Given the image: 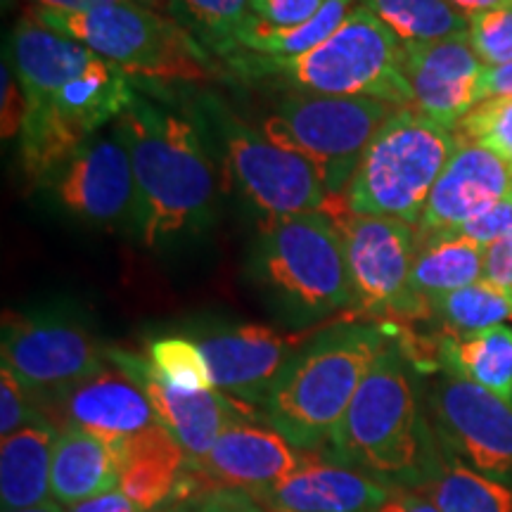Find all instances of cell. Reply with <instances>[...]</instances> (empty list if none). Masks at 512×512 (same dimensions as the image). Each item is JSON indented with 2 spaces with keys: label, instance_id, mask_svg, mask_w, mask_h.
Instances as JSON below:
<instances>
[{
  "label": "cell",
  "instance_id": "7a4b0ae2",
  "mask_svg": "<svg viewBox=\"0 0 512 512\" xmlns=\"http://www.w3.org/2000/svg\"><path fill=\"white\" fill-rule=\"evenodd\" d=\"M389 342L387 332L366 323L318 332L299 347L268 392L261 406L268 425L304 453L330 444Z\"/></svg>",
  "mask_w": 512,
  "mask_h": 512
},
{
  "label": "cell",
  "instance_id": "e575fe53",
  "mask_svg": "<svg viewBox=\"0 0 512 512\" xmlns=\"http://www.w3.org/2000/svg\"><path fill=\"white\" fill-rule=\"evenodd\" d=\"M41 418L43 415L36 411L17 375L5 363H0V434L10 437Z\"/></svg>",
  "mask_w": 512,
  "mask_h": 512
},
{
  "label": "cell",
  "instance_id": "60d3db41",
  "mask_svg": "<svg viewBox=\"0 0 512 512\" xmlns=\"http://www.w3.org/2000/svg\"><path fill=\"white\" fill-rule=\"evenodd\" d=\"M479 102L494 98H512V62L486 67L477 86Z\"/></svg>",
  "mask_w": 512,
  "mask_h": 512
},
{
  "label": "cell",
  "instance_id": "603a6c76",
  "mask_svg": "<svg viewBox=\"0 0 512 512\" xmlns=\"http://www.w3.org/2000/svg\"><path fill=\"white\" fill-rule=\"evenodd\" d=\"M119 489V463L114 448L76 425H62L53 446L50 491L62 508Z\"/></svg>",
  "mask_w": 512,
  "mask_h": 512
},
{
  "label": "cell",
  "instance_id": "52a82bcc",
  "mask_svg": "<svg viewBox=\"0 0 512 512\" xmlns=\"http://www.w3.org/2000/svg\"><path fill=\"white\" fill-rule=\"evenodd\" d=\"M256 278L297 311L323 316L356 304L342 233L328 211H304L261 226Z\"/></svg>",
  "mask_w": 512,
  "mask_h": 512
},
{
  "label": "cell",
  "instance_id": "d4e9b609",
  "mask_svg": "<svg viewBox=\"0 0 512 512\" xmlns=\"http://www.w3.org/2000/svg\"><path fill=\"white\" fill-rule=\"evenodd\" d=\"M486 247L456 235L418 242L411 271V292L427 313L434 299L458 292L484 278Z\"/></svg>",
  "mask_w": 512,
  "mask_h": 512
},
{
  "label": "cell",
  "instance_id": "8d00e7d4",
  "mask_svg": "<svg viewBox=\"0 0 512 512\" xmlns=\"http://www.w3.org/2000/svg\"><path fill=\"white\" fill-rule=\"evenodd\" d=\"M325 0H249L252 15L278 29H292L318 15Z\"/></svg>",
  "mask_w": 512,
  "mask_h": 512
},
{
  "label": "cell",
  "instance_id": "4316f807",
  "mask_svg": "<svg viewBox=\"0 0 512 512\" xmlns=\"http://www.w3.org/2000/svg\"><path fill=\"white\" fill-rule=\"evenodd\" d=\"M415 489L441 512H512V486L482 475L456 456H434Z\"/></svg>",
  "mask_w": 512,
  "mask_h": 512
},
{
  "label": "cell",
  "instance_id": "b9f144b4",
  "mask_svg": "<svg viewBox=\"0 0 512 512\" xmlns=\"http://www.w3.org/2000/svg\"><path fill=\"white\" fill-rule=\"evenodd\" d=\"M67 512H143L121 489L107 491V494L88 498L79 505H72Z\"/></svg>",
  "mask_w": 512,
  "mask_h": 512
},
{
  "label": "cell",
  "instance_id": "d6986e66",
  "mask_svg": "<svg viewBox=\"0 0 512 512\" xmlns=\"http://www.w3.org/2000/svg\"><path fill=\"white\" fill-rule=\"evenodd\" d=\"M306 458L273 427L240 420L216 439L202 460H188V470L209 486H230L259 498L297 472Z\"/></svg>",
  "mask_w": 512,
  "mask_h": 512
},
{
  "label": "cell",
  "instance_id": "277c9868",
  "mask_svg": "<svg viewBox=\"0 0 512 512\" xmlns=\"http://www.w3.org/2000/svg\"><path fill=\"white\" fill-rule=\"evenodd\" d=\"M238 67L280 74L302 93L373 98L396 107H413L411 86L403 74V41L363 0L342 27L311 53L264 57L261 62L249 55Z\"/></svg>",
  "mask_w": 512,
  "mask_h": 512
},
{
  "label": "cell",
  "instance_id": "c3c4849f",
  "mask_svg": "<svg viewBox=\"0 0 512 512\" xmlns=\"http://www.w3.org/2000/svg\"><path fill=\"white\" fill-rule=\"evenodd\" d=\"M181 508H183V503H174V505H169V508H162L157 512H181Z\"/></svg>",
  "mask_w": 512,
  "mask_h": 512
},
{
  "label": "cell",
  "instance_id": "30bf717a",
  "mask_svg": "<svg viewBox=\"0 0 512 512\" xmlns=\"http://www.w3.org/2000/svg\"><path fill=\"white\" fill-rule=\"evenodd\" d=\"M0 351L31 399L48 406L110 363L107 349L81 318L55 309L8 313Z\"/></svg>",
  "mask_w": 512,
  "mask_h": 512
},
{
  "label": "cell",
  "instance_id": "7c38bea8",
  "mask_svg": "<svg viewBox=\"0 0 512 512\" xmlns=\"http://www.w3.org/2000/svg\"><path fill=\"white\" fill-rule=\"evenodd\" d=\"M328 214L342 233L356 304L373 313L427 316L411 292V271L418 254L415 228L396 219L354 214L347 204L342 211Z\"/></svg>",
  "mask_w": 512,
  "mask_h": 512
},
{
  "label": "cell",
  "instance_id": "836d02e7",
  "mask_svg": "<svg viewBox=\"0 0 512 512\" xmlns=\"http://www.w3.org/2000/svg\"><path fill=\"white\" fill-rule=\"evenodd\" d=\"M467 36L484 67L512 62V3L470 17Z\"/></svg>",
  "mask_w": 512,
  "mask_h": 512
},
{
  "label": "cell",
  "instance_id": "7402d4cb",
  "mask_svg": "<svg viewBox=\"0 0 512 512\" xmlns=\"http://www.w3.org/2000/svg\"><path fill=\"white\" fill-rule=\"evenodd\" d=\"M119 463V489L143 512L178 503L188 477V456L162 425L112 444Z\"/></svg>",
  "mask_w": 512,
  "mask_h": 512
},
{
  "label": "cell",
  "instance_id": "1f68e13d",
  "mask_svg": "<svg viewBox=\"0 0 512 512\" xmlns=\"http://www.w3.org/2000/svg\"><path fill=\"white\" fill-rule=\"evenodd\" d=\"M150 363L155 373L183 392H211L214 377L200 344L188 337H159L150 344Z\"/></svg>",
  "mask_w": 512,
  "mask_h": 512
},
{
  "label": "cell",
  "instance_id": "e0dca14e",
  "mask_svg": "<svg viewBox=\"0 0 512 512\" xmlns=\"http://www.w3.org/2000/svg\"><path fill=\"white\" fill-rule=\"evenodd\" d=\"M484 69L467 34L403 43V74L413 93V110L451 131L479 105L477 86Z\"/></svg>",
  "mask_w": 512,
  "mask_h": 512
},
{
  "label": "cell",
  "instance_id": "9c48e42d",
  "mask_svg": "<svg viewBox=\"0 0 512 512\" xmlns=\"http://www.w3.org/2000/svg\"><path fill=\"white\" fill-rule=\"evenodd\" d=\"M399 110L373 98L292 93L266 117L261 133L318 171L330 197L344 195L377 131Z\"/></svg>",
  "mask_w": 512,
  "mask_h": 512
},
{
  "label": "cell",
  "instance_id": "ee69618b",
  "mask_svg": "<svg viewBox=\"0 0 512 512\" xmlns=\"http://www.w3.org/2000/svg\"><path fill=\"white\" fill-rule=\"evenodd\" d=\"M38 8L55 10V12H91L105 5H117L126 3V0H34Z\"/></svg>",
  "mask_w": 512,
  "mask_h": 512
},
{
  "label": "cell",
  "instance_id": "cb8c5ba5",
  "mask_svg": "<svg viewBox=\"0 0 512 512\" xmlns=\"http://www.w3.org/2000/svg\"><path fill=\"white\" fill-rule=\"evenodd\" d=\"M57 430L41 418L0 444V503L3 512L36 508L50 501V470Z\"/></svg>",
  "mask_w": 512,
  "mask_h": 512
},
{
  "label": "cell",
  "instance_id": "d590c367",
  "mask_svg": "<svg viewBox=\"0 0 512 512\" xmlns=\"http://www.w3.org/2000/svg\"><path fill=\"white\" fill-rule=\"evenodd\" d=\"M446 235L467 238L482 247H491L496 245V242L512 238V195L508 200L498 202L496 207L486 211V214L477 216L475 221L465 223V226H460L458 230H453V233H446ZM437 238H441V235H437Z\"/></svg>",
  "mask_w": 512,
  "mask_h": 512
},
{
  "label": "cell",
  "instance_id": "7dc6e473",
  "mask_svg": "<svg viewBox=\"0 0 512 512\" xmlns=\"http://www.w3.org/2000/svg\"><path fill=\"white\" fill-rule=\"evenodd\" d=\"M133 3L145 5V8L155 10V8H169V0H133Z\"/></svg>",
  "mask_w": 512,
  "mask_h": 512
},
{
  "label": "cell",
  "instance_id": "5b68a950",
  "mask_svg": "<svg viewBox=\"0 0 512 512\" xmlns=\"http://www.w3.org/2000/svg\"><path fill=\"white\" fill-rule=\"evenodd\" d=\"M458 133L413 107H399L358 164L342 200L349 211L418 226Z\"/></svg>",
  "mask_w": 512,
  "mask_h": 512
},
{
  "label": "cell",
  "instance_id": "83f0119b",
  "mask_svg": "<svg viewBox=\"0 0 512 512\" xmlns=\"http://www.w3.org/2000/svg\"><path fill=\"white\" fill-rule=\"evenodd\" d=\"M356 5V0H325L316 17L292 29L271 27L252 15L245 29L240 31V48L242 53L264 57H297L311 53L342 27Z\"/></svg>",
  "mask_w": 512,
  "mask_h": 512
},
{
  "label": "cell",
  "instance_id": "8992f818",
  "mask_svg": "<svg viewBox=\"0 0 512 512\" xmlns=\"http://www.w3.org/2000/svg\"><path fill=\"white\" fill-rule=\"evenodd\" d=\"M29 17L117 64L128 76L162 81H207L214 76L207 50L181 24L133 0L91 12L34 8Z\"/></svg>",
  "mask_w": 512,
  "mask_h": 512
},
{
  "label": "cell",
  "instance_id": "7bdbcfd3",
  "mask_svg": "<svg viewBox=\"0 0 512 512\" xmlns=\"http://www.w3.org/2000/svg\"><path fill=\"white\" fill-rule=\"evenodd\" d=\"M380 512H441V510L430 501V498L418 494V491L394 486L392 494H389L387 503L382 505Z\"/></svg>",
  "mask_w": 512,
  "mask_h": 512
},
{
  "label": "cell",
  "instance_id": "9a60e30c",
  "mask_svg": "<svg viewBox=\"0 0 512 512\" xmlns=\"http://www.w3.org/2000/svg\"><path fill=\"white\" fill-rule=\"evenodd\" d=\"M107 358L114 368L126 373L147 394L162 427L176 439L190 463L207 456L216 439L230 425L245 420L240 403L219 389L183 392V389L171 387L155 373L150 361L131 354V351L107 349Z\"/></svg>",
  "mask_w": 512,
  "mask_h": 512
},
{
  "label": "cell",
  "instance_id": "5bb4252c",
  "mask_svg": "<svg viewBox=\"0 0 512 512\" xmlns=\"http://www.w3.org/2000/svg\"><path fill=\"white\" fill-rule=\"evenodd\" d=\"M43 185L57 207L74 219L100 228L133 226L136 181L131 155L112 126L83 143Z\"/></svg>",
  "mask_w": 512,
  "mask_h": 512
},
{
  "label": "cell",
  "instance_id": "2e32d148",
  "mask_svg": "<svg viewBox=\"0 0 512 512\" xmlns=\"http://www.w3.org/2000/svg\"><path fill=\"white\" fill-rule=\"evenodd\" d=\"M512 195V164L486 147L458 136V147L434 185L420 223L418 242L458 230Z\"/></svg>",
  "mask_w": 512,
  "mask_h": 512
},
{
  "label": "cell",
  "instance_id": "f35d334b",
  "mask_svg": "<svg viewBox=\"0 0 512 512\" xmlns=\"http://www.w3.org/2000/svg\"><path fill=\"white\" fill-rule=\"evenodd\" d=\"M3 110H0V126H3V140L22 136L24 117H27V98L19 86L15 72L8 62H3Z\"/></svg>",
  "mask_w": 512,
  "mask_h": 512
},
{
  "label": "cell",
  "instance_id": "ffe728a7",
  "mask_svg": "<svg viewBox=\"0 0 512 512\" xmlns=\"http://www.w3.org/2000/svg\"><path fill=\"white\" fill-rule=\"evenodd\" d=\"M394 486L342 463H306L256 501L266 512H380Z\"/></svg>",
  "mask_w": 512,
  "mask_h": 512
},
{
  "label": "cell",
  "instance_id": "3957f363",
  "mask_svg": "<svg viewBox=\"0 0 512 512\" xmlns=\"http://www.w3.org/2000/svg\"><path fill=\"white\" fill-rule=\"evenodd\" d=\"M330 446L337 463L366 470L384 484L408 489L422 482L434 451L427 446L411 366L394 342L368 370Z\"/></svg>",
  "mask_w": 512,
  "mask_h": 512
},
{
  "label": "cell",
  "instance_id": "f6af8a7d",
  "mask_svg": "<svg viewBox=\"0 0 512 512\" xmlns=\"http://www.w3.org/2000/svg\"><path fill=\"white\" fill-rule=\"evenodd\" d=\"M448 3H451L456 10L463 12V15L475 17V15H479V12L494 10V8H498V5L512 3V0H448Z\"/></svg>",
  "mask_w": 512,
  "mask_h": 512
},
{
  "label": "cell",
  "instance_id": "ba28073f",
  "mask_svg": "<svg viewBox=\"0 0 512 512\" xmlns=\"http://www.w3.org/2000/svg\"><path fill=\"white\" fill-rule=\"evenodd\" d=\"M24 98L22 166L31 181L46 183L102 126H112L136 93L124 69L98 57L60 86Z\"/></svg>",
  "mask_w": 512,
  "mask_h": 512
},
{
  "label": "cell",
  "instance_id": "bcb514c9",
  "mask_svg": "<svg viewBox=\"0 0 512 512\" xmlns=\"http://www.w3.org/2000/svg\"><path fill=\"white\" fill-rule=\"evenodd\" d=\"M10 512H64L62 505L57 501H46L41 505H36V508H24V510H10Z\"/></svg>",
  "mask_w": 512,
  "mask_h": 512
},
{
  "label": "cell",
  "instance_id": "6da1fadb",
  "mask_svg": "<svg viewBox=\"0 0 512 512\" xmlns=\"http://www.w3.org/2000/svg\"><path fill=\"white\" fill-rule=\"evenodd\" d=\"M112 128L131 155L138 240L157 249L207 230L216 216L219 176L195 121L136 95Z\"/></svg>",
  "mask_w": 512,
  "mask_h": 512
},
{
  "label": "cell",
  "instance_id": "4fadbf2b",
  "mask_svg": "<svg viewBox=\"0 0 512 512\" xmlns=\"http://www.w3.org/2000/svg\"><path fill=\"white\" fill-rule=\"evenodd\" d=\"M434 420L453 456L482 475L512 486V403L465 377L441 370L434 384Z\"/></svg>",
  "mask_w": 512,
  "mask_h": 512
},
{
  "label": "cell",
  "instance_id": "ab89813d",
  "mask_svg": "<svg viewBox=\"0 0 512 512\" xmlns=\"http://www.w3.org/2000/svg\"><path fill=\"white\" fill-rule=\"evenodd\" d=\"M484 278L512 290V238L486 247Z\"/></svg>",
  "mask_w": 512,
  "mask_h": 512
},
{
  "label": "cell",
  "instance_id": "f1b7e54d",
  "mask_svg": "<svg viewBox=\"0 0 512 512\" xmlns=\"http://www.w3.org/2000/svg\"><path fill=\"white\" fill-rule=\"evenodd\" d=\"M169 15L188 31L207 53L240 60V31L252 17L249 0H169Z\"/></svg>",
  "mask_w": 512,
  "mask_h": 512
},
{
  "label": "cell",
  "instance_id": "ac0fdd59",
  "mask_svg": "<svg viewBox=\"0 0 512 512\" xmlns=\"http://www.w3.org/2000/svg\"><path fill=\"white\" fill-rule=\"evenodd\" d=\"M214 387L240 403L264 406L268 392L302 347V339L266 325H233L197 339Z\"/></svg>",
  "mask_w": 512,
  "mask_h": 512
},
{
  "label": "cell",
  "instance_id": "74e56055",
  "mask_svg": "<svg viewBox=\"0 0 512 512\" xmlns=\"http://www.w3.org/2000/svg\"><path fill=\"white\" fill-rule=\"evenodd\" d=\"M181 512H266L261 503L247 491L230 489V486H209L195 498L183 503Z\"/></svg>",
  "mask_w": 512,
  "mask_h": 512
},
{
  "label": "cell",
  "instance_id": "f546056e",
  "mask_svg": "<svg viewBox=\"0 0 512 512\" xmlns=\"http://www.w3.org/2000/svg\"><path fill=\"white\" fill-rule=\"evenodd\" d=\"M403 43L441 41L470 31V17L448 0H363Z\"/></svg>",
  "mask_w": 512,
  "mask_h": 512
},
{
  "label": "cell",
  "instance_id": "d6a6232c",
  "mask_svg": "<svg viewBox=\"0 0 512 512\" xmlns=\"http://www.w3.org/2000/svg\"><path fill=\"white\" fill-rule=\"evenodd\" d=\"M456 133L512 164V98L479 102L460 119Z\"/></svg>",
  "mask_w": 512,
  "mask_h": 512
},
{
  "label": "cell",
  "instance_id": "44dd1931",
  "mask_svg": "<svg viewBox=\"0 0 512 512\" xmlns=\"http://www.w3.org/2000/svg\"><path fill=\"white\" fill-rule=\"evenodd\" d=\"M50 408L62 415V425L81 427L110 446L162 425L147 394L119 368H105Z\"/></svg>",
  "mask_w": 512,
  "mask_h": 512
},
{
  "label": "cell",
  "instance_id": "484cf974",
  "mask_svg": "<svg viewBox=\"0 0 512 512\" xmlns=\"http://www.w3.org/2000/svg\"><path fill=\"white\" fill-rule=\"evenodd\" d=\"M439 361L444 370L489 389L512 403V328H496L475 335H446L439 342Z\"/></svg>",
  "mask_w": 512,
  "mask_h": 512
},
{
  "label": "cell",
  "instance_id": "4dcf8cb0",
  "mask_svg": "<svg viewBox=\"0 0 512 512\" xmlns=\"http://www.w3.org/2000/svg\"><path fill=\"white\" fill-rule=\"evenodd\" d=\"M430 311L444 323L446 335H475L512 320V290L482 278L475 285L434 299Z\"/></svg>",
  "mask_w": 512,
  "mask_h": 512
},
{
  "label": "cell",
  "instance_id": "8fae6325",
  "mask_svg": "<svg viewBox=\"0 0 512 512\" xmlns=\"http://www.w3.org/2000/svg\"><path fill=\"white\" fill-rule=\"evenodd\" d=\"M207 107L230 178L266 221L325 209L328 190L304 157L275 145L219 102L211 100Z\"/></svg>",
  "mask_w": 512,
  "mask_h": 512
}]
</instances>
